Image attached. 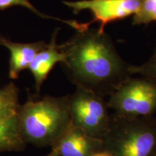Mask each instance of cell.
<instances>
[{"instance_id": "cell-1", "label": "cell", "mask_w": 156, "mask_h": 156, "mask_svg": "<svg viewBox=\"0 0 156 156\" xmlns=\"http://www.w3.org/2000/svg\"><path fill=\"white\" fill-rule=\"evenodd\" d=\"M61 46L66 55L65 70L77 87L104 98L132 76L131 64L119 55L105 31L90 28L77 30Z\"/></svg>"}, {"instance_id": "cell-2", "label": "cell", "mask_w": 156, "mask_h": 156, "mask_svg": "<svg viewBox=\"0 0 156 156\" xmlns=\"http://www.w3.org/2000/svg\"><path fill=\"white\" fill-rule=\"evenodd\" d=\"M18 120L25 142L54 147L73 124L68 96L29 100L20 106Z\"/></svg>"}, {"instance_id": "cell-3", "label": "cell", "mask_w": 156, "mask_h": 156, "mask_svg": "<svg viewBox=\"0 0 156 156\" xmlns=\"http://www.w3.org/2000/svg\"><path fill=\"white\" fill-rule=\"evenodd\" d=\"M103 151L112 156H156V117L127 118L112 113Z\"/></svg>"}, {"instance_id": "cell-4", "label": "cell", "mask_w": 156, "mask_h": 156, "mask_svg": "<svg viewBox=\"0 0 156 156\" xmlns=\"http://www.w3.org/2000/svg\"><path fill=\"white\" fill-rule=\"evenodd\" d=\"M108 108L127 118L153 116L156 114V81L146 77H130L108 96Z\"/></svg>"}, {"instance_id": "cell-5", "label": "cell", "mask_w": 156, "mask_h": 156, "mask_svg": "<svg viewBox=\"0 0 156 156\" xmlns=\"http://www.w3.org/2000/svg\"><path fill=\"white\" fill-rule=\"evenodd\" d=\"M68 102L74 125L90 135L103 140L112 116L104 98L77 87L75 93L68 95Z\"/></svg>"}, {"instance_id": "cell-6", "label": "cell", "mask_w": 156, "mask_h": 156, "mask_svg": "<svg viewBox=\"0 0 156 156\" xmlns=\"http://www.w3.org/2000/svg\"><path fill=\"white\" fill-rule=\"evenodd\" d=\"M142 0H79L75 2L64 1L67 7L72 9L74 14L83 10H89L93 19L87 23L89 26L95 22L100 23L98 30L104 32L108 23L122 20L137 12Z\"/></svg>"}, {"instance_id": "cell-7", "label": "cell", "mask_w": 156, "mask_h": 156, "mask_svg": "<svg viewBox=\"0 0 156 156\" xmlns=\"http://www.w3.org/2000/svg\"><path fill=\"white\" fill-rule=\"evenodd\" d=\"M53 147L58 156H91L103 151V141L72 124Z\"/></svg>"}, {"instance_id": "cell-8", "label": "cell", "mask_w": 156, "mask_h": 156, "mask_svg": "<svg viewBox=\"0 0 156 156\" xmlns=\"http://www.w3.org/2000/svg\"><path fill=\"white\" fill-rule=\"evenodd\" d=\"M57 34L58 30H56L50 42L36 54L28 67L34 76L37 91L40 90L43 83L54 66L59 62L63 64L65 61V53L62 49L61 45L56 44Z\"/></svg>"}, {"instance_id": "cell-9", "label": "cell", "mask_w": 156, "mask_h": 156, "mask_svg": "<svg viewBox=\"0 0 156 156\" xmlns=\"http://www.w3.org/2000/svg\"><path fill=\"white\" fill-rule=\"evenodd\" d=\"M2 46H5L9 53V77L12 80L18 77L20 73L28 69L40 51L46 47L44 41L34 43H17L5 38Z\"/></svg>"}, {"instance_id": "cell-10", "label": "cell", "mask_w": 156, "mask_h": 156, "mask_svg": "<svg viewBox=\"0 0 156 156\" xmlns=\"http://www.w3.org/2000/svg\"><path fill=\"white\" fill-rule=\"evenodd\" d=\"M25 142L21 134L18 116L0 122V153L22 150Z\"/></svg>"}, {"instance_id": "cell-11", "label": "cell", "mask_w": 156, "mask_h": 156, "mask_svg": "<svg viewBox=\"0 0 156 156\" xmlns=\"http://www.w3.org/2000/svg\"><path fill=\"white\" fill-rule=\"evenodd\" d=\"M19 90L13 83L0 87V122L18 116Z\"/></svg>"}, {"instance_id": "cell-12", "label": "cell", "mask_w": 156, "mask_h": 156, "mask_svg": "<svg viewBox=\"0 0 156 156\" xmlns=\"http://www.w3.org/2000/svg\"><path fill=\"white\" fill-rule=\"evenodd\" d=\"M12 7H21L26 8L36 15L37 16L43 19H53L56 20H59L62 23H67V25L73 27V28L77 29L79 26V23L75 20H62L57 17H54L52 16H49L46 14L41 12L36 8V7L30 2L29 0H0V12L5 10V9L10 8Z\"/></svg>"}, {"instance_id": "cell-13", "label": "cell", "mask_w": 156, "mask_h": 156, "mask_svg": "<svg viewBox=\"0 0 156 156\" xmlns=\"http://www.w3.org/2000/svg\"><path fill=\"white\" fill-rule=\"evenodd\" d=\"M156 22V0H142L137 12L132 17V25H147Z\"/></svg>"}, {"instance_id": "cell-14", "label": "cell", "mask_w": 156, "mask_h": 156, "mask_svg": "<svg viewBox=\"0 0 156 156\" xmlns=\"http://www.w3.org/2000/svg\"><path fill=\"white\" fill-rule=\"evenodd\" d=\"M129 71L132 75H140L156 81V50L153 56L145 63L140 65L131 64Z\"/></svg>"}, {"instance_id": "cell-15", "label": "cell", "mask_w": 156, "mask_h": 156, "mask_svg": "<svg viewBox=\"0 0 156 156\" xmlns=\"http://www.w3.org/2000/svg\"><path fill=\"white\" fill-rule=\"evenodd\" d=\"M91 156H112V155H111L110 153H108V152H106L105 151H102L98 152V153L93 154V155Z\"/></svg>"}, {"instance_id": "cell-16", "label": "cell", "mask_w": 156, "mask_h": 156, "mask_svg": "<svg viewBox=\"0 0 156 156\" xmlns=\"http://www.w3.org/2000/svg\"><path fill=\"white\" fill-rule=\"evenodd\" d=\"M5 37L3 36H2V35L0 34V46H2L3 41L5 40Z\"/></svg>"}, {"instance_id": "cell-17", "label": "cell", "mask_w": 156, "mask_h": 156, "mask_svg": "<svg viewBox=\"0 0 156 156\" xmlns=\"http://www.w3.org/2000/svg\"><path fill=\"white\" fill-rule=\"evenodd\" d=\"M50 156H58V155L57 153H56V152H54V151H53V153H51V155Z\"/></svg>"}]
</instances>
